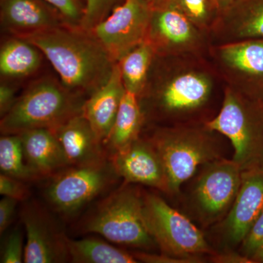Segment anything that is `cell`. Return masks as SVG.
I'll use <instances>...</instances> for the list:
<instances>
[{
    "mask_svg": "<svg viewBox=\"0 0 263 263\" xmlns=\"http://www.w3.org/2000/svg\"><path fill=\"white\" fill-rule=\"evenodd\" d=\"M39 48L61 79L77 95L92 94L110 76L117 62L89 32L62 26L24 38Z\"/></svg>",
    "mask_w": 263,
    "mask_h": 263,
    "instance_id": "cell-1",
    "label": "cell"
},
{
    "mask_svg": "<svg viewBox=\"0 0 263 263\" xmlns=\"http://www.w3.org/2000/svg\"><path fill=\"white\" fill-rule=\"evenodd\" d=\"M194 57H172L148 90L152 105L170 118L187 117L203 108L214 89V76L206 67L191 61Z\"/></svg>",
    "mask_w": 263,
    "mask_h": 263,
    "instance_id": "cell-2",
    "label": "cell"
},
{
    "mask_svg": "<svg viewBox=\"0 0 263 263\" xmlns=\"http://www.w3.org/2000/svg\"><path fill=\"white\" fill-rule=\"evenodd\" d=\"M205 127L230 140L242 171L263 167V103L228 86L220 111Z\"/></svg>",
    "mask_w": 263,
    "mask_h": 263,
    "instance_id": "cell-3",
    "label": "cell"
},
{
    "mask_svg": "<svg viewBox=\"0 0 263 263\" xmlns=\"http://www.w3.org/2000/svg\"><path fill=\"white\" fill-rule=\"evenodd\" d=\"M78 95L54 80L39 81L17 98L13 108L2 117V133L20 134L29 129H53L82 113L84 103Z\"/></svg>",
    "mask_w": 263,
    "mask_h": 263,
    "instance_id": "cell-4",
    "label": "cell"
},
{
    "mask_svg": "<svg viewBox=\"0 0 263 263\" xmlns=\"http://www.w3.org/2000/svg\"><path fill=\"white\" fill-rule=\"evenodd\" d=\"M211 132L205 126H181L161 129L151 138L163 164L169 193H178L198 167L221 158Z\"/></svg>",
    "mask_w": 263,
    "mask_h": 263,
    "instance_id": "cell-5",
    "label": "cell"
},
{
    "mask_svg": "<svg viewBox=\"0 0 263 263\" xmlns=\"http://www.w3.org/2000/svg\"><path fill=\"white\" fill-rule=\"evenodd\" d=\"M141 193L124 186L99 204L85 223V230L117 245L149 249L155 240L147 229Z\"/></svg>",
    "mask_w": 263,
    "mask_h": 263,
    "instance_id": "cell-6",
    "label": "cell"
},
{
    "mask_svg": "<svg viewBox=\"0 0 263 263\" xmlns=\"http://www.w3.org/2000/svg\"><path fill=\"white\" fill-rule=\"evenodd\" d=\"M143 212L148 233L162 253L183 258H201L202 254H214L203 233L160 197L145 195Z\"/></svg>",
    "mask_w": 263,
    "mask_h": 263,
    "instance_id": "cell-7",
    "label": "cell"
},
{
    "mask_svg": "<svg viewBox=\"0 0 263 263\" xmlns=\"http://www.w3.org/2000/svg\"><path fill=\"white\" fill-rule=\"evenodd\" d=\"M117 176L111 162L106 160L69 166L52 176L46 197L57 212L71 215L106 190Z\"/></svg>",
    "mask_w": 263,
    "mask_h": 263,
    "instance_id": "cell-8",
    "label": "cell"
},
{
    "mask_svg": "<svg viewBox=\"0 0 263 263\" xmlns=\"http://www.w3.org/2000/svg\"><path fill=\"white\" fill-rule=\"evenodd\" d=\"M209 37L169 0L152 9L146 41L157 57H198L206 48Z\"/></svg>",
    "mask_w": 263,
    "mask_h": 263,
    "instance_id": "cell-9",
    "label": "cell"
},
{
    "mask_svg": "<svg viewBox=\"0 0 263 263\" xmlns=\"http://www.w3.org/2000/svg\"><path fill=\"white\" fill-rule=\"evenodd\" d=\"M242 171L234 161L220 158L205 164L193 192V201L200 220L212 224L224 219L234 202Z\"/></svg>",
    "mask_w": 263,
    "mask_h": 263,
    "instance_id": "cell-10",
    "label": "cell"
},
{
    "mask_svg": "<svg viewBox=\"0 0 263 263\" xmlns=\"http://www.w3.org/2000/svg\"><path fill=\"white\" fill-rule=\"evenodd\" d=\"M152 8L141 0H124L89 32L114 62L146 41Z\"/></svg>",
    "mask_w": 263,
    "mask_h": 263,
    "instance_id": "cell-11",
    "label": "cell"
},
{
    "mask_svg": "<svg viewBox=\"0 0 263 263\" xmlns=\"http://www.w3.org/2000/svg\"><path fill=\"white\" fill-rule=\"evenodd\" d=\"M213 48L214 60L228 86L263 103V40L221 43Z\"/></svg>",
    "mask_w": 263,
    "mask_h": 263,
    "instance_id": "cell-12",
    "label": "cell"
},
{
    "mask_svg": "<svg viewBox=\"0 0 263 263\" xmlns=\"http://www.w3.org/2000/svg\"><path fill=\"white\" fill-rule=\"evenodd\" d=\"M22 219L27 237L24 262L58 263L69 260L67 237L58 231L44 211L28 205L24 209Z\"/></svg>",
    "mask_w": 263,
    "mask_h": 263,
    "instance_id": "cell-13",
    "label": "cell"
},
{
    "mask_svg": "<svg viewBox=\"0 0 263 263\" xmlns=\"http://www.w3.org/2000/svg\"><path fill=\"white\" fill-rule=\"evenodd\" d=\"M263 211V167L242 171L241 184L222 223L226 243L240 245Z\"/></svg>",
    "mask_w": 263,
    "mask_h": 263,
    "instance_id": "cell-14",
    "label": "cell"
},
{
    "mask_svg": "<svg viewBox=\"0 0 263 263\" xmlns=\"http://www.w3.org/2000/svg\"><path fill=\"white\" fill-rule=\"evenodd\" d=\"M119 177L128 183H140L169 193L163 164L150 141L137 139L114 154L110 161Z\"/></svg>",
    "mask_w": 263,
    "mask_h": 263,
    "instance_id": "cell-15",
    "label": "cell"
},
{
    "mask_svg": "<svg viewBox=\"0 0 263 263\" xmlns=\"http://www.w3.org/2000/svg\"><path fill=\"white\" fill-rule=\"evenodd\" d=\"M2 25L15 37L27 38L67 26L44 0H0Z\"/></svg>",
    "mask_w": 263,
    "mask_h": 263,
    "instance_id": "cell-16",
    "label": "cell"
},
{
    "mask_svg": "<svg viewBox=\"0 0 263 263\" xmlns=\"http://www.w3.org/2000/svg\"><path fill=\"white\" fill-rule=\"evenodd\" d=\"M60 142L70 166L105 161L103 142L96 136L83 113L50 129Z\"/></svg>",
    "mask_w": 263,
    "mask_h": 263,
    "instance_id": "cell-17",
    "label": "cell"
},
{
    "mask_svg": "<svg viewBox=\"0 0 263 263\" xmlns=\"http://www.w3.org/2000/svg\"><path fill=\"white\" fill-rule=\"evenodd\" d=\"M124 91L125 88L117 62L108 80L83 105V114L103 143L106 142L113 128Z\"/></svg>",
    "mask_w": 263,
    "mask_h": 263,
    "instance_id": "cell-18",
    "label": "cell"
},
{
    "mask_svg": "<svg viewBox=\"0 0 263 263\" xmlns=\"http://www.w3.org/2000/svg\"><path fill=\"white\" fill-rule=\"evenodd\" d=\"M212 33L221 43L263 40V0H235L222 12Z\"/></svg>",
    "mask_w": 263,
    "mask_h": 263,
    "instance_id": "cell-19",
    "label": "cell"
},
{
    "mask_svg": "<svg viewBox=\"0 0 263 263\" xmlns=\"http://www.w3.org/2000/svg\"><path fill=\"white\" fill-rule=\"evenodd\" d=\"M19 135L26 163L37 179L54 176L70 166L60 142L50 129H29Z\"/></svg>",
    "mask_w": 263,
    "mask_h": 263,
    "instance_id": "cell-20",
    "label": "cell"
},
{
    "mask_svg": "<svg viewBox=\"0 0 263 263\" xmlns=\"http://www.w3.org/2000/svg\"><path fill=\"white\" fill-rule=\"evenodd\" d=\"M143 122V114L138 97L125 90L106 141L114 153L124 149L139 138Z\"/></svg>",
    "mask_w": 263,
    "mask_h": 263,
    "instance_id": "cell-21",
    "label": "cell"
},
{
    "mask_svg": "<svg viewBox=\"0 0 263 263\" xmlns=\"http://www.w3.org/2000/svg\"><path fill=\"white\" fill-rule=\"evenodd\" d=\"M42 52L24 38L8 40L0 51V72L5 77L27 76L37 70L42 60Z\"/></svg>",
    "mask_w": 263,
    "mask_h": 263,
    "instance_id": "cell-22",
    "label": "cell"
},
{
    "mask_svg": "<svg viewBox=\"0 0 263 263\" xmlns=\"http://www.w3.org/2000/svg\"><path fill=\"white\" fill-rule=\"evenodd\" d=\"M157 57L152 45L143 41L118 62L126 91L139 97L146 89L151 66Z\"/></svg>",
    "mask_w": 263,
    "mask_h": 263,
    "instance_id": "cell-23",
    "label": "cell"
},
{
    "mask_svg": "<svg viewBox=\"0 0 263 263\" xmlns=\"http://www.w3.org/2000/svg\"><path fill=\"white\" fill-rule=\"evenodd\" d=\"M69 260L75 263H136L133 254L128 253L99 238L72 240L66 238Z\"/></svg>",
    "mask_w": 263,
    "mask_h": 263,
    "instance_id": "cell-24",
    "label": "cell"
},
{
    "mask_svg": "<svg viewBox=\"0 0 263 263\" xmlns=\"http://www.w3.org/2000/svg\"><path fill=\"white\" fill-rule=\"evenodd\" d=\"M0 169L2 174L24 182L37 179L26 163L20 135H5L0 138Z\"/></svg>",
    "mask_w": 263,
    "mask_h": 263,
    "instance_id": "cell-25",
    "label": "cell"
},
{
    "mask_svg": "<svg viewBox=\"0 0 263 263\" xmlns=\"http://www.w3.org/2000/svg\"><path fill=\"white\" fill-rule=\"evenodd\" d=\"M199 29L210 34L220 18L216 0H169Z\"/></svg>",
    "mask_w": 263,
    "mask_h": 263,
    "instance_id": "cell-26",
    "label": "cell"
},
{
    "mask_svg": "<svg viewBox=\"0 0 263 263\" xmlns=\"http://www.w3.org/2000/svg\"><path fill=\"white\" fill-rule=\"evenodd\" d=\"M124 0H83L84 16L81 29L89 32L99 22L106 18Z\"/></svg>",
    "mask_w": 263,
    "mask_h": 263,
    "instance_id": "cell-27",
    "label": "cell"
},
{
    "mask_svg": "<svg viewBox=\"0 0 263 263\" xmlns=\"http://www.w3.org/2000/svg\"><path fill=\"white\" fill-rule=\"evenodd\" d=\"M57 10L64 22L72 28H81L84 16L83 0H44Z\"/></svg>",
    "mask_w": 263,
    "mask_h": 263,
    "instance_id": "cell-28",
    "label": "cell"
},
{
    "mask_svg": "<svg viewBox=\"0 0 263 263\" xmlns=\"http://www.w3.org/2000/svg\"><path fill=\"white\" fill-rule=\"evenodd\" d=\"M24 233L19 228H15L5 238L1 249L2 263L24 262Z\"/></svg>",
    "mask_w": 263,
    "mask_h": 263,
    "instance_id": "cell-29",
    "label": "cell"
},
{
    "mask_svg": "<svg viewBox=\"0 0 263 263\" xmlns=\"http://www.w3.org/2000/svg\"><path fill=\"white\" fill-rule=\"evenodd\" d=\"M241 245V254L253 258L263 246V211L251 227Z\"/></svg>",
    "mask_w": 263,
    "mask_h": 263,
    "instance_id": "cell-30",
    "label": "cell"
},
{
    "mask_svg": "<svg viewBox=\"0 0 263 263\" xmlns=\"http://www.w3.org/2000/svg\"><path fill=\"white\" fill-rule=\"evenodd\" d=\"M0 194L4 197H12L21 202L28 197L29 190L24 181L1 173Z\"/></svg>",
    "mask_w": 263,
    "mask_h": 263,
    "instance_id": "cell-31",
    "label": "cell"
},
{
    "mask_svg": "<svg viewBox=\"0 0 263 263\" xmlns=\"http://www.w3.org/2000/svg\"><path fill=\"white\" fill-rule=\"evenodd\" d=\"M138 262L146 263H196L201 262L202 258H183L169 254H149L146 252H135L133 254Z\"/></svg>",
    "mask_w": 263,
    "mask_h": 263,
    "instance_id": "cell-32",
    "label": "cell"
},
{
    "mask_svg": "<svg viewBox=\"0 0 263 263\" xmlns=\"http://www.w3.org/2000/svg\"><path fill=\"white\" fill-rule=\"evenodd\" d=\"M18 200L9 197H4L0 200V233H5L14 217L15 209Z\"/></svg>",
    "mask_w": 263,
    "mask_h": 263,
    "instance_id": "cell-33",
    "label": "cell"
},
{
    "mask_svg": "<svg viewBox=\"0 0 263 263\" xmlns=\"http://www.w3.org/2000/svg\"><path fill=\"white\" fill-rule=\"evenodd\" d=\"M15 97V89L9 85L1 84L0 86V114L1 117L13 108L16 101Z\"/></svg>",
    "mask_w": 263,
    "mask_h": 263,
    "instance_id": "cell-34",
    "label": "cell"
},
{
    "mask_svg": "<svg viewBox=\"0 0 263 263\" xmlns=\"http://www.w3.org/2000/svg\"><path fill=\"white\" fill-rule=\"evenodd\" d=\"M212 262L215 263H254L252 259L249 258L243 254L234 252H227L224 253L213 254Z\"/></svg>",
    "mask_w": 263,
    "mask_h": 263,
    "instance_id": "cell-35",
    "label": "cell"
},
{
    "mask_svg": "<svg viewBox=\"0 0 263 263\" xmlns=\"http://www.w3.org/2000/svg\"><path fill=\"white\" fill-rule=\"evenodd\" d=\"M145 4L148 5L152 9L160 7L161 5L165 4L168 0H141Z\"/></svg>",
    "mask_w": 263,
    "mask_h": 263,
    "instance_id": "cell-36",
    "label": "cell"
},
{
    "mask_svg": "<svg viewBox=\"0 0 263 263\" xmlns=\"http://www.w3.org/2000/svg\"><path fill=\"white\" fill-rule=\"evenodd\" d=\"M234 1L235 0H216L219 8L221 10V12L226 10Z\"/></svg>",
    "mask_w": 263,
    "mask_h": 263,
    "instance_id": "cell-37",
    "label": "cell"
},
{
    "mask_svg": "<svg viewBox=\"0 0 263 263\" xmlns=\"http://www.w3.org/2000/svg\"><path fill=\"white\" fill-rule=\"evenodd\" d=\"M252 260L254 263H263V246L254 256Z\"/></svg>",
    "mask_w": 263,
    "mask_h": 263,
    "instance_id": "cell-38",
    "label": "cell"
}]
</instances>
